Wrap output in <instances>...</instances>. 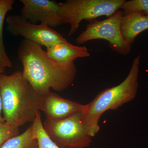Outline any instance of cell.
Here are the masks:
<instances>
[{
	"mask_svg": "<svg viewBox=\"0 0 148 148\" xmlns=\"http://www.w3.org/2000/svg\"><path fill=\"white\" fill-rule=\"evenodd\" d=\"M18 53L24 77L41 95L50 91V88L63 91L75 79L77 69L75 63L65 65L54 62L38 44L23 40Z\"/></svg>",
	"mask_w": 148,
	"mask_h": 148,
	"instance_id": "obj_1",
	"label": "cell"
},
{
	"mask_svg": "<svg viewBox=\"0 0 148 148\" xmlns=\"http://www.w3.org/2000/svg\"><path fill=\"white\" fill-rule=\"evenodd\" d=\"M0 94L3 118L8 124L19 127L34 121L41 110L42 95L24 77L22 72L0 74Z\"/></svg>",
	"mask_w": 148,
	"mask_h": 148,
	"instance_id": "obj_2",
	"label": "cell"
},
{
	"mask_svg": "<svg viewBox=\"0 0 148 148\" xmlns=\"http://www.w3.org/2000/svg\"><path fill=\"white\" fill-rule=\"evenodd\" d=\"M140 57V55L134 58L129 73L122 82L101 91L91 102L84 105L82 112V121L91 138L99 131V121L104 112L116 110L135 98L139 85Z\"/></svg>",
	"mask_w": 148,
	"mask_h": 148,
	"instance_id": "obj_3",
	"label": "cell"
},
{
	"mask_svg": "<svg viewBox=\"0 0 148 148\" xmlns=\"http://www.w3.org/2000/svg\"><path fill=\"white\" fill-rule=\"evenodd\" d=\"M125 0H67L58 3L62 23L70 25L68 36L77 31L84 20L92 22L101 16L108 17L121 8Z\"/></svg>",
	"mask_w": 148,
	"mask_h": 148,
	"instance_id": "obj_4",
	"label": "cell"
},
{
	"mask_svg": "<svg viewBox=\"0 0 148 148\" xmlns=\"http://www.w3.org/2000/svg\"><path fill=\"white\" fill-rule=\"evenodd\" d=\"M82 112L64 119H46L44 122L45 132L60 148H86L90 146L92 139L83 124Z\"/></svg>",
	"mask_w": 148,
	"mask_h": 148,
	"instance_id": "obj_5",
	"label": "cell"
},
{
	"mask_svg": "<svg viewBox=\"0 0 148 148\" xmlns=\"http://www.w3.org/2000/svg\"><path fill=\"white\" fill-rule=\"evenodd\" d=\"M122 11L119 10L102 21H95L88 24L85 30L76 39L77 44L97 39L106 40L111 49L121 55L125 56L131 51V46L125 42L121 32Z\"/></svg>",
	"mask_w": 148,
	"mask_h": 148,
	"instance_id": "obj_6",
	"label": "cell"
},
{
	"mask_svg": "<svg viewBox=\"0 0 148 148\" xmlns=\"http://www.w3.org/2000/svg\"><path fill=\"white\" fill-rule=\"evenodd\" d=\"M9 32L15 36L48 48L68 41L58 32L46 25L34 24L20 15H10L6 19Z\"/></svg>",
	"mask_w": 148,
	"mask_h": 148,
	"instance_id": "obj_7",
	"label": "cell"
},
{
	"mask_svg": "<svg viewBox=\"0 0 148 148\" xmlns=\"http://www.w3.org/2000/svg\"><path fill=\"white\" fill-rule=\"evenodd\" d=\"M21 16L32 24L55 27L63 24L58 14V4L49 0H21Z\"/></svg>",
	"mask_w": 148,
	"mask_h": 148,
	"instance_id": "obj_8",
	"label": "cell"
},
{
	"mask_svg": "<svg viewBox=\"0 0 148 148\" xmlns=\"http://www.w3.org/2000/svg\"><path fill=\"white\" fill-rule=\"evenodd\" d=\"M84 107V105L65 99L50 91L42 95L41 110L47 119H64L82 112Z\"/></svg>",
	"mask_w": 148,
	"mask_h": 148,
	"instance_id": "obj_9",
	"label": "cell"
},
{
	"mask_svg": "<svg viewBox=\"0 0 148 148\" xmlns=\"http://www.w3.org/2000/svg\"><path fill=\"white\" fill-rule=\"evenodd\" d=\"M46 51L51 59L58 64L65 65L74 63L77 58L90 56L86 47L74 45L69 41L51 46L47 48Z\"/></svg>",
	"mask_w": 148,
	"mask_h": 148,
	"instance_id": "obj_10",
	"label": "cell"
},
{
	"mask_svg": "<svg viewBox=\"0 0 148 148\" xmlns=\"http://www.w3.org/2000/svg\"><path fill=\"white\" fill-rule=\"evenodd\" d=\"M148 29V16L132 13L123 15L121 23L122 36L126 44L131 46L136 37Z\"/></svg>",
	"mask_w": 148,
	"mask_h": 148,
	"instance_id": "obj_11",
	"label": "cell"
},
{
	"mask_svg": "<svg viewBox=\"0 0 148 148\" xmlns=\"http://www.w3.org/2000/svg\"><path fill=\"white\" fill-rule=\"evenodd\" d=\"M14 0H0V70L4 72L6 68L12 67V64L6 51L3 41L4 22L8 12L13 9Z\"/></svg>",
	"mask_w": 148,
	"mask_h": 148,
	"instance_id": "obj_12",
	"label": "cell"
},
{
	"mask_svg": "<svg viewBox=\"0 0 148 148\" xmlns=\"http://www.w3.org/2000/svg\"><path fill=\"white\" fill-rule=\"evenodd\" d=\"M0 148H38L37 140L33 138L32 124L21 135L6 141Z\"/></svg>",
	"mask_w": 148,
	"mask_h": 148,
	"instance_id": "obj_13",
	"label": "cell"
},
{
	"mask_svg": "<svg viewBox=\"0 0 148 148\" xmlns=\"http://www.w3.org/2000/svg\"><path fill=\"white\" fill-rule=\"evenodd\" d=\"M33 138L38 142V148H61L50 138L45 132L40 111L32 124Z\"/></svg>",
	"mask_w": 148,
	"mask_h": 148,
	"instance_id": "obj_14",
	"label": "cell"
},
{
	"mask_svg": "<svg viewBox=\"0 0 148 148\" xmlns=\"http://www.w3.org/2000/svg\"><path fill=\"white\" fill-rule=\"evenodd\" d=\"M121 9L123 15L138 13L148 16V0L125 1Z\"/></svg>",
	"mask_w": 148,
	"mask_h": 148,
	"instance_id": "obj_15",
	"label": "cell"
},
{
	"mask_svg": "<svg viewBox=\"0 0 148 148\" xmlns=\"http://www.w3.org/2000/svg\"><path fill=\"white\" fill-rule=\"evenodd\" d=\"M19 127L8 124L5 122H0V148L9 139L18 135Z\"/></svg>",
	"mask_w": 148,
	"mask_h": 148,
	"instance_id": "obj_16",
	"label": "cell"
},
{
	"mask_svg": "<svg viewBox=\"0 0 148 148\" xmlns=\"http://www.w3.org/2000/svg\"><path fill=\"white\" fill-rule=\"evenodd\" d=\"M2 111V103L1 97L0 94V122H5L3 117L1 116V112Z\"/></svg>",
	"mask_w": 148,
	"mask_h": 148,
	"instance_id": "obj_17",
	"label": "cell"
},
{
	"mask_svg": "<svg viewBox=\"0 0 148 148\" xmlns=\"http://www.w3.org/2000/svg\"><path fill=\"white\" fill-rule=\"evenodd\" d=\"M3 73V72L2 71H1V70H0V74Z\"/></svg>",
	"mask_w": 148,
	"mask_h": 148,
	"instance_id": "obj_18",
	"label": "cell"
}]
</instances>
